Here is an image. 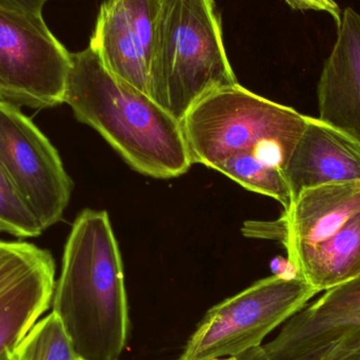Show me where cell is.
<instances>
[{"label":"cell","instance_id":"1","mask_svg":"<svg viewBox=\"0 0 360 360\" xmlns=\"http://www.w3.org/2000/svg\"><path fill=\"white\" fill-rule=\"evenodd\" d=\"M52 312L82 360H120L130 313L120 247L105 211L84 210L63 251Z\"/></svg>","mask_w":360,"mask_h":360},{"label":"cell","instance_id":"2","mask_svg":"<svg viewBox=\"0 0 360 360\" xmlns=\"http://www.w3.org/2000/svg\"><path fill=\"white\" fill-rule=\"evenodd\" d=\"M65 103L141 174L174 179L193 165L181 122L110 73L92 46L71 53Z\"/></svg>","mask_w":360,"mask_h":360},{"label":"cell","instance_id":"3","mask_svg":"<svg viewBox=\"0 0 360 360\" xmlns=\"http://www.w3.org/2000/svg\"><path fill=\"white\" fill-rule=\"evenodd\" d=\"M237 84L215 0H162L149 96L181 122L203 97Z\"/></svg>","mask_w":360,"mask_h":360},{"label":"cell","instance_id":"4","mask_svg":"<svg viewBox=\"0 0 360 360\" xmlns=\"http://www.w3.org/2000/svg\"><path fill=\"white\" fill-rule=\"evenodd\" d=\"M180 122L193 164L214 169L239 152H252L283 171L307 115L237 84L203 97Z\"/></svg>","mask_w":360,"mask_h":360},{"label":"cell","instance_id":"5","mask_svg":"<svg viewBox=\"0 0 360 360\" xmlns=\"http://www.w3.org/2000/svg\"><path fill=\"white\" fill-rule=\"evenodd\" d=\"M281 218L288 259L319 293L360 276V181L304 191Z\"/></svg>","mask_w":360,"mask_h":360},{"label":"cell","instance_id":"6","mask_svg":"<svg viewBox=\"0 0 360 360\" xmlns=\"http://www.w3.org/2000/svg\"><path fill=\"white\" fill-rule=\"evenodd\" d=\"M319 293L300 277L260 279L207 310L179 360H218L262 347L271 332Z\"/></svg>","mask_w":360,"mask_h":360},{"label":"cell","instance_id":"7","mask_svg":"<svg viewBox=\"0 0 360 360\" xmlns=\"http://www.w3.org/2000/svg\"><path fill=\"white\" fill-rule=\"evenodd\" d=\"M71 53L42 15L0 4V101L48 109L65 103Z\"/></svg>","mask_w":360,"mask_h":360},{"label":"cell","instance_id":"8","mask_svg":"<svg viewBox=\"0 0 360 360\" xmlns=\"http://www.w3.org/2000/svg\"><path fill=\"white\" fill-rule=\"evenodd\" d=\"M0 164L15 192L44 231L63 218L73 184L58 152L20 108L2 101Z\"/></svg>","mask_w":360,"mask_h":360},{"label":"cell","instance_id":"9","mask_svg":"<svg viewBox=\"0 0 360 360\" xmlns=\"http://www.w3.org/2000/svg\"><path fill=\"white\" fill-rule=\"evenodd\" d=\"M56 266L48 250L0 240V357L27 335L52 304Z\"/></svg>","mask_w":360,"mask_h":360},{"label":"cell","instance_id":"10","mask_svg":"<svg viewBox=\"0 0 360 360\" xmlns=\"http://www.w3.org/2000/svg\"><path fill=\"white\" fill-rule=\"evenodd\" d=\"M162 0H103L90 44L110 73L149 95Z\"/></svg>","mask_w":360,"mask_h":360},{"label":"cell","instance_id":"11","mask_svg":"<svg viewBox=\"0 0 360 360\" xmlns=\"http://www.w3.org/2000/svg\"><path fill=\"white\" fill-rule=\"evenodd\" d=\"M360 330V276L325 291L290 317L278 335L262 345L269 360H300Z\"/></svg>","mask_w":360,"mask_h":360},{"label":"cell","instance_id":"12","mask_svg":"<svg viewBox=\"0 0 360 360\" xmlns=\"http://www.w3.org/2000/svg\"><path fill=\"white\" fill-rule=\"evenodd\" d=\"M319 120L360 147V14L347 8L317 84Z\"/></svg>","mask_w":360,"mask_h":360},{"label":"cell","instance_id":"13","mask_svg":"<svg viewBox=\"0 0 360 360\" xmlns=\"http://www.w3.org/2000/svg\"><path fill=\"white\" fill-rule=\"evenodd\" d=\"M283 174L293 200L310 188L360 181V147L319 117L307 116Z\"/></svg>","mask_w":360,"mask_h":360},{"label":"cell","instance_id":"14","mask_svg":"<svg viewBox=\"0 0 360 360\" xmlns=\"http://www.w3.org/2000/svg\"><path fill=\"white\" fill-rule=\"evenodd\" d=\"M247 190L274 198L288 211L293 202L283 171L266 164L252 152H239L214 168Z\"/></svg>","mask_w":360,"mask_h":360},{"label":"cell","instance_id":"15","mask_svg":"<svg viewBox=\"0 0 360 360\" xmlns=\"http://www.w3.org/2000/svg\"><path fill=\"white\" fill-rule=\"evenodd\" d=\"M10 355L11 360H80L54 312L40 319Z\"/></svg>","mask_w":360,"mask_h":360},{"label":"cell","instance_id":"16","mask_svg":"<svg viewBox=\"0 0 360 360\" xmlns=\"http://www.w3.org/2000/svg\"><path fill=\"white\" fill-rule=\"evenodd\" d=\"M0 228L2 232L20 238H33L44 229L15 192L0 164Z\"/></svg>","mask_w":360,"mask_h":360},{"label":"cell","instance_id":"17","mask_svg":"<svg viewBox=\"0 0 360 360\" xmlns=\"http://www.w3.org/2000/svg\"><path fill=\"white\" fill-rule=\"evenodd\" d=\"M293 10L326 12L334 19L336 25L342 22V11L335 0H285Z\"/></svg>","mask_w":360,"mask_h":360},{"label":"cell","instance_id":"18","mask_svg":"<svg viewBox=\"0 0 360 360\" xmlns=\"http://www.w3.org/2000/svg\"><path fill=\"white\" fill-rule=\"evenodd\" d=\"M360 346V330L355 332V333L351 334L348 338L342 340V342H338L333 350L330 353L329 357L327 360H335L340 359L342 355L346 353L350 352L353 349L357 348Z\"/></svg>","mask_w":360,"mask_h":360},{"label":"cell","instance_id":"19","mask_svg":"<svg viewBox=\"0 0 360 360\" xmlns=\"http://www.w3.org/2000/svg\"><path fill=\"white\" fill-rule=\"evenodd\" d=\"M49 0H0L4 6L19 8L35 15H42V8Z\"/></svg>","mask_w":360,"mask_h":360},{"label":"cell","instance_id":"20","mask_svg":"<svg viewBox=\"0 0 360 360\" xmlns=\"http://www.w3.org/2000/svg\"><path fill=\"white\" fill-rule=\"evenodd\" d=\"M271 269H272L273 275H276V276L285 277V278L300 277L293 264L288 258L287 259L283 257L274 258L271 262Z\"/></svg>","mask_w":360,"mask_h":360},{"label":"cell","instance_id":"21","mask_svg":"<svg viewBox=\"0 0 360 360\" xmlns=\"http://www.w3.org/2000/svg\"><path fill=\"white\" fill-rule=\"evenodd\" d=\"M218 360H269V359L262 346L252 349V350L247 351V352L241 353V354L235 355V356Z\"/></svg>","mask_w":360,"mask_h":360},{"label":"cell","instance_id":"22","mask_svg":"<svg viewBox=\"0 0 360 360\" xmlns=\"http://www.w3.org/2000/svg\"><path fill=\"white\" fill-rule=\"evenodd\" d=\"M335 346L336 345H333V346H328L325 347V348L319 349V350L313 352L312 354H309L308 356L304 357V359L300 360H327L330 353H331V351L333 350Z\"/></svg>","mask_w":360,"mask_h":360},{"label":"cell","instance_id":"23","mask_svg":"<svg viewBox=\"0 0 360 360\" xmlns=\"http://www.w3.org/2000/svg\"><path fill=\"white\" fill-rule=\"evenodd\" d=\"M335 360H360V346Z\"/></svg>","mask_w":360,"mask_h":360},{"label":"cell","instance_id":"24","mask_svg":"<svg viewBox=\"0 0 360 360\" xmlns=\"http://www.w3.org/2000/svg\"><path fill=\"white\" fill-rule=\"evenodd\" d=\"M10 353H6V354H4V356L0 357V360H11Z\"/></svg>","mask_w":360,"mask_h":360},{"label":"cell","instance_id":"25","mask_svg":"<svg viewBox=\"0 0 360 360\" xmlns=\"http://www.w3.org/2000/svg\"><path fill=\"white\" fill-rule=\"evenodd\" d=\"M0 232H2V231H1V228H0Z\"/></svg>","mask_w":360,"mask_h":360},{"label":"cell","instance_id":"26","mask_svg":"<svg viewBox=\"0 0 360 360\" xmlns=\"http://www.w3.org/2000/svg\"><path fill=\"white\" fill-rule=\"evenodd\" d=\"M80 360H82V359H80Z\"/></svg>","mask_w":360,"mask_h":360}]
</instances>
